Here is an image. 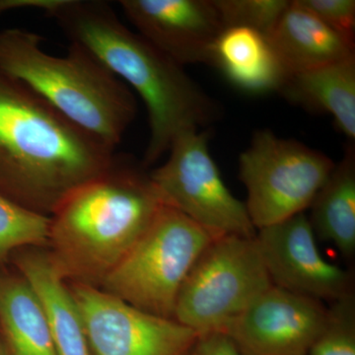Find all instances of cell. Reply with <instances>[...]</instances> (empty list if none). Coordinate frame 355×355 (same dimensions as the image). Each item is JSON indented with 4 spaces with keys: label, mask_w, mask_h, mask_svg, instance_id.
Masks as SVG:
<instances>
[{
    "label": "cell",
    "mask_w": 355,
    "mask_h": 355,
    "mask_svg": "<svg viewBox=\"0 0 355 355\" xmlns=\"http://www.w3.org/2000/svg\"><path fill=\"white\" fill-rule=\"evenodd\" d=\"M70 43L86 49L139 95L148 113L146 167L168 153L184 133L209 130L220 120V105L177 64L119 19L108 2L60 0L46 14Z\"/></svg>",
    "instance_id": "6da1fadb"
},
{
    "label": "cell",
    "mask_w": 355,
    "mask_h": 355,
    "mask_svg": "<svg viewBox=\"0 0 355 355\" xmlns=\"http://www.w3.org/2000/svg\"><path fill=\"white\" fill-rule=\"evenodd\" d=\"M114 149L0 69V193L49 216L111 164Z\"/></svg>",
    "instance_id": "7a4b0ae2"
},
{
    "label": "cell",
    "mask_w": 355,
    "mask_h": 355,
    "mask_svg": "<svg viewBox=\"0 0 355 355\" xmlns=\"http://www.w3.org/2000/svg\"><path fill=\"white\" fill-rule=\"evenodd\" d=\"M142 161L116 154L51 214L49 244L65 279L101 286L164 205Z\"/></svg>",
    "instance_id": "3957f363"
},
{
    "label": "cell",
    "mask_w": 355,
    "mask_h": 355,
    "mask_svg": "<svg viewBox=\"0 0 355 355\" xmlns=\"http://www.w3.org/2000/svg\"><path fill=\"white\" fill-rule=\"evenodd\" d=\"M22 29L0 32V69L50 103L77 127L116 148L137 113L135 95L83 46L70 43L64 57L42 49Z\"/></svg>",
    "instance_id": "277c9868"
},
{
    "label": "cell",
    "mask_w": 355,
    "mask_h": 355,
    "mask_svg": "<svg viewBox=\"0 0 355 355\" xmlns=\"http://www.w3.org/2000/svg\"><path fill=\"white\" fill-rule=\"evenodd\" d=\"M218 236L164 205L139 241L103 280L102 289L140 310L174 320L187 275Z\"/></svg>",
    "instance_id": "5b68a950"
},
{
    "label": "cell",
    "mask_w": 355,
    "mask_h": 355,
    "mask_svg": "<svg viewBox=\"0 0 355 355\" xmlns=\"http://www.w3.org/2000/svg\"><path fill=\"white\" fill-rule=\"evenodd\" d=\"M272 286L256 237L218 236L187 275L174 320L198 336L224 333Z\"/></svg>",
    "instance_id": "8992f818"
},
{
    "label": "cell",
    "mask_w": 355,
    "mask_h": 355,
    "mask_svg": "<svg viewBox=\"0 0 355 355\" xmlns=\"http://www.w3.org/2000/svg\"><path fill=\"white\" fill-rule=\"evenodd\" d=\"M336 163L326 154L270 130H257L239 156L245 202L257 231L309 209Z\"/></svg>",
    "instance_id": "52a82bcc"
},
{
    "label": "cell",
    "mask_w": 355,
    "mask_h": 355,
    "mask_svg": "<svg viewBox=\"0 0 355 355\" xmlns=\"http://www.w3.org/2000/svg\"><path fill=\"white\" fill-rule=\"evenodd\" d=\"M210 130L184 133L164 164L150 172L166 205L217 235L254 238L245 202L229 191L209 151Z\"/></svg>",
    "instance_id": "ba28073f"
},
{
    "label": "cell",
    "mask_w": 355,
    "mask_h": 355,
    "mask_svg": "<svg viewBox=\"0 0 355 355\" xmlns=\"http://www.w3.org/2000/svg\"><path fill=\"white\" fill-rule=\"evenodd\" d=\"M91 355H188L198 335L188 327L139 309L103 289L69 286Z\"/></svg>",
    "instance_id": "9c48e42d"
},
{
    "label": "cell",
    "mask_w": 355,
    "mask_h": 355,
    "mask_svg": "<svg viewBox=\"0 0 355 355\" xmlns=\"http://www.w3.org/2000/svg\"><path fill=\"white\" fill-rule=\"evenodd\" d=\"M258 245L272 286L333 303L354 292V275L324 260L304 212L257 231Z\"/></svg>",
    "instance_id": "30bf717a"
},
{
    "label": "cell",
    "mask_w": 355,
    "mask_h": 355,
    "mask_svg": "<svg viewBox=\"0 0 355 355\" xmlns=\"http://www.w3.org/2000/svg\"><path fill=\"white\" fill-rule=\"evenodd\" d=\"M327 313L322 301L272 286L223 334L241 355H308Z\"/></svg>",
    "instance_id": "8fae6325"
},
{
    "label": "cell",
    "mask_w": 355,
    "mask_h": 355,
    "mask_svg": "<svg viewBox=\"0 0 355 355\" xmlns=\"http://www.w3.org/2000/svg\"><path fill=\"white\" fill-rule=\"evenodd\" d=\"M137 33L184 67L210 64L224 30L214 0H121Z\"/></svg>",
    "instance_id": "7c38bea8"
},
{
    "label": "cell",
    "mask_w": 355,
    "mask_h": 355,
    "mask_svg": "<svg viewBox=\"0 0 355 355\" xmlns=\"http://www.w3.org/2000/svg\"><path fill=\"white\" fill-rule=\"evenodd\" d=\"M10 261L36 293L58 355H91L83 317L51 253L21 249Z\"/></svg>",
    "instance_id": "4fadbf2b"
},
{
    "label": "cell",
    "mask_w": 355,
    "mask_h": 355,
    "mask_svg": "<svg viewBox=\"0 0 355 355\" xmlns=\"http://www.w3.org/2000/svg\"><path fill=\"white\" fill-rule=\"evenodd\" d=\"M286 76L340 62L355 55V44L330 29L298 0L291 1L266 37Z\"/></svg>",
    "instance_id": "5bb4252c"
},
{
    "label": "cell",
    "mask_w": 355,
    "mask_h": 355,
    "mask_svg": "<svg viewBox=\"0 0 355 355\" xmlns=\"http://www.w3.org/2000/svg\"><path fill=\"white\" fill-rule=\"evenodd\" d=\"M209 64L248 94L279 92L286 78L266 36L246 28H224L212 49Z\"/></svg>",
    "instance_id": "9a60e30c"
},
{
    "label": "cell",
    "mask_w": 355,
    "mask_h": 355,
    "mask_svg": "<svg viewBox=\"0 0 355 355\" xmlns=\"http://www.w3.org/2000/svg\"><path fill=\"white\" fill-rule=\"evenodd\" d=\"M279 94L313 113L330 114L336 130L355 139V55L318 69L288 74Z\"/></svg>",
    "instance_id": "2e32d148"
},
{
    "label": "cell",
    "mask_w": 355,
    "mask_h": 355,
    "mask_svg": "<svg viewBox=\"0 0 355 355\" xmlns=\"http://www.w3.org/2000/svg\"><path fill=\"white\" fill-rule=\"evenodd\" d=\"M316 237L333 243L343 258L355 254V147L350 142L311 203Z\"/></svg>",
    "instance_id": "e0dca14e"
},
{
    "label": "cell",
    "mask_w": 355,
    "mask_h": 355,
    "mask_svg": "<svg viewBox=\"0 0 355 355\" xmlns=\"http://www.w3.org/2000/svg\"><path fill=\"white\" fill-rule=\"evenodd\" d=\"M0 333L9 355H58L43 307L21 275H0Z\"/></svg>",
    "instance_id": "ac0fdd59"
},
{
    "label": "cell",
    "mask_w": 355,
    "mask_h": 355,
    "mask_svg": "<svg viewBox=\"0 0 355 355\" xmlns=\"http://www.w3.org/2000/svg\"><path fill=\"white\" fill-rule=\"evenodd\" d=\"M51 217L27 209L0 193V266L16 251L49 244Z\"/></svg>",
    "instance_id": "d6986e66"
},
{
    "label": "cell",
    "mask_w": 355,
    "mask_h": 355,
    "mask_svg": "<svg viewBox=\"0 0 355 355\" xmlns=\"http://www.w3.org/2000/svg\"><path fill=\"white\" fill-rule=\"evenodd\" d=\"M308 355H355V291L328 306L323 330Z\"/></svg>",
    "instance_id": "ffe728a7"
},
{
    "label": "cell",
    "mask_w": 355,
    "mask_h": 355,
    "mask_svg": "<svg viewBox=\"0 0 355 355\" xmlns=\"http://www.w3.org/2000/svg\"><path fill=\"white\" fill-rule=\"evenodd\" d=\"M224 28H246L268 36L286 12L287 0H214Z\"/></svg>",
    "instance_id": "44dd1931"
},
{
    "label": "cell",
    "mask_w": 355,
    "mask_h": 355,
    "mask_svg": "<svg viewBox=\"0 0 355 355\" xmlns=\"http://www.w3.org/2000/svg\"><path fill=\"white\" fill-rule=\"evenodd\" d=\"M318 19L338 33L349 43L354 44V0H298Z\"/></svg>",
    "instance_id": "7402d4cb"
},
{
    "label": "cell",
    "mask_w": 355,
    "mask_h": 355,
    "mask_svg": "<svg viewBox=\"0 0 355 355\" xmlns=\"http://www.w3.org/2000/svg\"><path fill=\"white\" fill-rule=\"evenodd\" d=\"M188 355H241L231 338L223 333L198 336Z\"/></svg>",
    "instance_id": "603a6c76"
},
{
    "label": "cell",
    "mask_w": 355,
    "mask_h": 355,
    "mask_svg": "<svg viewBox=\"0 0 355 355\" xmlns=\"http://www.w3.org/2000/svg\"><path fill=\"white\" fill-rule=\"evenodd\" d=\"M60 0H0V15L18 9H37L50 12Z\"/></svg>",
    "instance_id": "cb8c5ba5"
},
{
    "label": "cell",
    "mask_w": 355,
    "mask_h": 355,
    "mask_svg": "<svg viewBox=\"0 0 355 355\" xmlns=\"http://www.w3.org/2000/svg\"><path fill=\"white\" fill-rule=\"evenodd\" d=\"M0 355H9L6 343H4L3 338H2L1 333H0Z\"/></svg>",
    "instance_id": "d4e9b609"
}]
</instances>
